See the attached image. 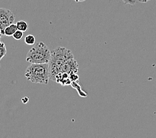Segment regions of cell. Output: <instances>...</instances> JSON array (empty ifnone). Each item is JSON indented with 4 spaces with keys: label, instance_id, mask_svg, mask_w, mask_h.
Instances as JSON below:
<instances>
[{
    "label": "cell",
    "instance_id": "6da1fadb",
    "mask_svg": "<svg viewBox=\"0 0 156 138\" xmlns=\"http://www.w3.org/2000/svg\"><path fill=\"white\" fill-rule=\"evenodd\" d=\"M51 52V59L49 62V78L50 80L55 81L57 74L62 72L63 66L70 59H73L74 56L72 51L62 47H57Z\"/></svg>",
    "mask_w": 156,
    "mask_h": 138
},
{
    "label": "cell",
    "instance_id": "7a4b0ae2",
    "mask_svg": "<svg viewBox=\"0 0 156 138\" xmlns=\"http://www.w3.org/2000/svg\"><path fill=\"white\" fill-rule=\"evenodd\" d=\"M25 76L33 83L48 84L50 79L49 63L31 64L26 70Z\"/></svg>",
    "mask_w": 156,
    "mask_h": 138
},
{
    "label": "cell",
    "instance_id": "3957f363",
    "mask_svg": "<svg viewBox=\"0 0 156 138\" xmlns=\"http://www.w3.org/2000/svg\"><path fill=\"white\" fill-rule=\"evenodd\" d=\"M51 52L44 42H40L35 44L28 51L26 56L27 62L31 64L49 63L51 59Z\"/></svg>",
    "mask_w": 156,
    "mask_h": 138
},
{
    "label": "cell",
    "instance_id": "277c9868",
    "mask_svg": "<svg viewBox=\"0 0 156 138\" xmlns=\"http://www.w3.org/2000/svg\"><path fill=\"white\" fill-rule=\"evenodd\" d=\"M16 16L10 9L0 8V29L3 35H4V30L9 25L13 23Z\"/></svg>",
    "mask_w": 156,
    "mask_h": 138
},
{
    "label": "cell",
    "instance_id": "5b68a950",
    "mask_svg": "<svg viewBox=\"0 0 156 138\" xmlns=\"http://www.w3.org/2000/svg\"><path fill=\"white\" fill-rule=\"evenodd\" d=\"M78 69H79V66H78L77 62L73 58L70 59L65 64L64 66H63L62 72H67L69 74L72 72L77 73L78 72Z\"/></svg>",
    "mask_w": 156,
    "mask_h": 138
},
{
    "label": "cell",
    "instance_id": "8992f818",
    "mask_svg": "<svg viewBox=\"0 0 156 138\" xmlns=\"http://www.w3.org/2000/svg\"><path fill=\"white\" fill-rule=\"evenodd\" d=\"M55 82L62 84V86L71 85L72 80L70 79L69 74L64 72H59V74H57L55 76Z\"/></svg>",
    "mask_w": 156,
    "mask_h": 138
},
{
    "label": "cell",
    "instance_id": "52a82bcc",
    "mask_svg": "<svg viewBox=\"0 0 156 138\" xmlns=\"http://www.w3.org/2000/svg\"><path fill=\"white\" fill-rule=\"evenodd\" d=\"M17 30V27L16 24L12 23L5 28L4 30V35L8 37L13 36V34L16 33Z\"/></svg>",
    "mask_w": 156,
    "mask_h": 138
},
{
    "label": "cell",
    "instance_id": "ba28073f",
    "mask_svg": "<svg viewBox=\"0 0 156 138\" xmlns=\"http://www.w3.org/2000/svg\"><path fill=\"white\" fill-rule=\"evenodd\" d=\"M71 86H72L73 88L77 91L78 94L81 97H86L87 96V93H85L84 91H83L82 88H81V86L80 84L79 83V82L77 81H73V82H72L71 83Z\"/></svg>",
    "mask_w": 156,
    "mask_h": 138
},
{
    "label": "cell",
    "instance_id": "9c48e42d",
    "mask_svg": "<svg viewBox=\"0 0 156 138\" xmlns=\"http://www.w3.org/2000/svg\"><path fill=\"white\" fill-rule=\"evenodd\" d=\"M16 25L17 27V29L20 31H22L23 32L26 31L28 29V27H29V24L26 21L24 20H21L17 21L16 23Z\"/></svg>",
    "mask_w": 156,
    "mask_h": 138
},
{
    "label": "cell",
    "instance_id": "30bf717a",
    "mask_svg": "<svg viewBox=\"0 0 156 138\" xmlns=\"http://www.w3.org/2000/svg\"><path fill=\"white\" fill-rule=\"evenodd\" d=\"M7 53V49L4 42L0 40V61L4 57Z\"/></svg>",
    "mask_w": 156,
    "mask_h": 138
},
{
    "label": "cell",
    "instance_id": "8fae6325",
    "mask_svg": "<svg viewBox=\"0 0 156 138\" xmlns=\"http://www.w3.org/2000/svg\"><path fill=\"white\" fill-rule=\"evenodd\" d=\"M25 42L28 45H33L35 42V37L33 35H27L25 37Z\"/></svg>",
    "mask_w": 156,
    "mask_h": 138
},
{
    "label": "cell",
    "instance_id": "7c38bea8",
    "mask_svg": "<svg viewBox=\"0 0 156 138\" xmlns=\"http://www.w3.org/2000/svg\"><path fill=\"white\" fill-rule=\"evenodd\" d=\"M12 37H13L14 39L19 41V40H20V39H22V37H23V32L22 31H20V30L17 29V30L16 31V33L13 34V35Z\"/></svg>",
    "mask_w": 156,
    "mask_h": 138
},
{
    "label": "cell",
    "instance_id": "4fadbf2b",
    "mask_svg": "<svg viewBox=\"0 0 156 138\" xmlns=\"http://www.w3.org/2000/svg\"><path fill=\"white\" fill-rule=\"evenodd\" d=\"M69 76H70V79L72 80V82H73V81H77L80 79V76H78L77 73L76 72L70 73Z\"/></svg>",
    "mask_w": 156,
    "mask_h": 138
},
{
    "label": "cell",
    "instance_id": "5bb4252c",
    "mask_svg": "<svg viewBox=\"0 0 156 138\" xmlns=\"http://www.w3.org/2000/svg\"><path fill=\"white\" fill-rule=\"evenodd\" d=\"M122 2L126 4L134 5L136 3V0H122Z\"/></svg>",
    "mask_w": 156,
    "mask_h": 138
},
{
    "label": "cell",
    "instance_id": "9a60e30c",
    "mask_svg": "<svg viewBox=\"0 0 156 138\" xmlns=\"http://www.w3.org/2000/svg\"><path fill=\"white\" fill-rule=\"evenodd\" d=\"M149 1H150V0H138V2L141 3H146Z\"/></svg>",
    "mask_w": 156,
    "mask_h": 138
},
{
    "label": "cell",
    "instance_id": "2e32d148",
    "mask_svg": "<svg viewBox=\"0 0 156 138\" xmlns=\"http://www.w3.org/2000/svg\"><path fill=\"white\" fill-rule=\"evenodd\" d=\"M74 1L76 2H81L86 1V0H74Z\"/></svg>",
    "mask_w": 156,
    "mask_h": 138
},
{
    "label": "cell",
    "instance_id": "e0dca14e",
    "mask_svg": "<svg viewBox=\"0 0 156 138\" xmlns=\"http://www.w3.org/2000/svg\"><path fill=\"white\" fill-rule=\"evenodd\" d=\"M3 36V34H2V30L1 29H0V39H1V37Z\"/></svg>",
    "mask_w": 156,
    "mask_h": 138
},
{
    "label": "cell",
    "instance_id": "ac0fdd59",
    "mask_svg": "<svg viewBox=\"0 0 156 138\" xmlns=\"http://www.w3.org/2000/svg\"><path fill=\"white\" fill-rule=\"evenodd\" d=\"M0 68H1V65H0Z\"/></svg>",
    "mask_w": 156,
    "mask_h": 138
}]
</instances>
